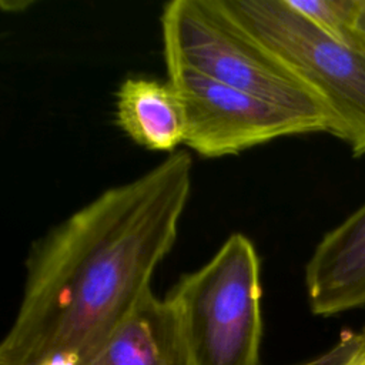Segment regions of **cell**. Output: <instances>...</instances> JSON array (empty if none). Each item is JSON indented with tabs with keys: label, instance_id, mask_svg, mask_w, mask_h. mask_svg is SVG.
<instances>
[{
	"label": "cell",
	"instance_id": "8992f818",
	"mask_svg": "<svg viewBox=\"0 0 365 365\" xmlns=\"http://www.w3.org/2000/svg\"><path fill=\"white\" fill-rule=\"evenodd\" d=\"M304 274L315 315L329 317L365 305V204L321 238Z\"/></svg>",
	"mask_w": 365,
	"mask_h": 365
},
{
	"label": "cell",
	"instance_id": "277c9868",
	"mask_svg": "<svg viewBox=\"0 0 365 365\" xmlns=\"http://www.w3.org/2000/svg\"><path fill=\"white\" fill-rule=\"evenodd\" d=\"M225 11L324 101L334 134L365 155V50L344 44L287 0H220Z\"/></svg>",
	"mask_w": 365,
	"mask_h": 365
},
{
	"label": "cell",
	"instance_id": "7a4b0ae2",
	"mask_svg": "<svg viewBox=\"0 0 365 365\" xmlns=\"http://www.w3.org/2000/svg\"><path fill=\"white\" fill-rule=\"evenodd\" d=\"M261 297L257 248L232 232L164 297L177 317L187 365H261Z\"/></svg>",
	"mask_w": 365,
	"mask_h": 365
},
{
	"label": "cell",
	"instance_id": "6da1fadb",
	"mask_svg": "<svg viewBox=\"0 0 365 365\" xmlns=\"http://www.w3.org/2000/svg\"><path fill=\"white\" fill-rule=\"evenodd\" d=\"M191 185L192 158L177 150L33 241L0 365H86L151 291Z\"/></svg>",
	"mask_w": 365,
	"mask_h": 365
},
{
	"label": "cell",
	"instance_id": "3957f363",
	"mask_svg": "<svg viewBox=\"0 0 365 365\" xmlns=\"http://www.w3.org/2000/svg\"><path fill=\"white\" fill-rule=\"evenodd\" d=\"M160 23L165 67L194 70L228 87L319 118L334 134V120L324 101L250 36L220 0H171L164 4Z\"/></svg>",
	"mask_w": 365,
	"mask_h": 365
},
{
	"label": "cell",
	"instance_id": "ba28073f",
	"mask_svg": "<svg viewBox=\"0 0 365 365\" xmlns=\"http://www.w3.org/2000/svg\"><path fill=\"white\" fill-rule=\"evenodd\" d=\"M115 120L134 143L153 151L171 154L185 140L182 104L168 80H123L115 94Z\"/></svg>",
	"mask_w": 365,
	"mask_h": 365
},
{
	"label": "cell",
	"instance_id": "9c48e42d",
	"mask_svg": "<svg viewBox=\"0 0 365 365\" xmlns=\"http://www.w3.org/2000/svg\"><path fill=\"white\" fill-rule=\"evenodd\" d=\"M338 41L365 50V0H287Z\"/></svg>",
	"mask_w": 365,
	"mask_h": 365
},
{
	"label": "cell",
	"instance_id": "52a82bcc",
	"mask_svg": "<svg viewBox=\"0 0 365 365\" xmlns=\"http://www.w3.org/2000/svg\"><path fill=\"white\" fill-rule=\"evenodd\" d=\"M86 365H187L170 302L148 291Z\"/></svg>",
	"mask_w": 365,
	"mask_h": 365
},
{
	"label": "cell",
	"instance_id": "30bf717a",
	"mask_svg": "<svg viewBox=\"0 0 365 365\" xmlns=\"http://www.w3.org/2000/svg\"><path fill=\"white\" fill-rule=\"evenodd\" d=\"M364 335L359 332H345L339 342L319 358L301 365H362Z\"/></svg>",
	"mask_w": 365,
	"mask_h": 365
},
{
	"label": "cell",
	"instance_id": "5b68a950",
	"mask_svg": "<svg viewBox=\"0 0 365 365\" xmlns=\"http://www.w3.org/2000/svg\"><path fill=\"white\" fill-rule=\"evenodd\" d=\"M167 80L182 104L184 144L201 157L218 158L268 141L308 133H331L329 124L228 87L194 70L167 67Z\"/></svg>",
	"mask_w": 365,
	"mask_h": 365
}]
</instances>
